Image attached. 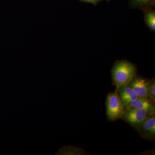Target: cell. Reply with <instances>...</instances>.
I'll return each mask as SVG.
<instances>
[{"label":"cell","instance_id":"7a4b0ae2","mask_svg":"<svg viewBox=\"0 0 155 155\" xmlns=\"http://www.w3.org/2000/svg\"><path fill=\"white\" fill-rule=\"evenodd\" d=\"M106 114L109 121L121 119L125 109L117 93V90L108 94L106 102Z\"/></svg>","mask_w":155,"mask_h":155},{"label":"cell","instance_id":"52a82bcc","mask_svg":"<svg viewBox=\"0 0 155 155\" xmlns=\"http://www.w3.org/2000/svg\"><path fill=\"white\" fill-rule=\"evenodd\" d=\"M116 90L125 109L138 97L135 91L127 85H123Z\"/></svg>","mask_w":155,"mask_h":155},{"label":"cell","instance_id":"9c48e42d","mask_svg":"<svg viewBox=\"0 0 155 155\" xmlns=\"http://www.w3.org/2000/svg\"><path fill=\"white\" fill-rule=\"evenodd\" d=\"M57 155H90L86 151L77 147L67 146L59 150Z\"/></svg>","mask_w":155,"mask_h":155},{"label":"cell","instance_id":"30bf717a","mask_svg":"<svg viewBox=\"0 0 155 155\" xmlns=\"http://www.w3.org/2000/svg\"><path fill=\"white\" fill-rule=\"evenodd\" d=\"M144 21L147 26L152 31H155V12L153 9H147L143 10Z\"/></svg>","mask_w":155,"mask_h":155},{"label":"cell","instance_id":"6da1fadb","mask_svg":"<svg viewBox=\"0 0 155 155\" xmlns=\"http://www.w3.org/2000/svg\"><path fill=\"white\" fill-rule=\"evenodd\" d=\"M134 64L126 60H120L115 63L111 70L113 84L116 90L123 85H127L136 75Z\"/></svg>","mask_w":155,"mask_h":155},{"label":"cell","instance_id":"3957f363","mask_svg":"<svg viewBox=\"0 0 155 155\" xmlns=\"http://www.w3.org/2000/svg\"><path fill=\"white\" fill-rule=\"evenodd\" d=\"M150 116H151L142 109L127 107L121 119L137 131L139 127Z\"/></svg>","mask_w":155,"mask_h":155},{"label":"cell","instance_id":"277c9868","mask_svg":"<svg viewBox=\"0 0 155 155\" xmlns=\"http://www.w3.org/2000/svg\"><path fill=\"white\" fill-rule=\"evenodd\" d=\"M142 138L149 140H155V116H151L147 118L137 130Z\"/></svg>","mask_w":155,"mask_h":155},{"label":"cell","instance_id":"8fae6325","mask_svg":"<svg viewBox=\"0 0 155 155\" xmlns=\"http://www.w3.org/2000/svg\"><path fill=\"white\" fill-rule=\"evenodd\" d=\"M147 97L153 102H155V78L149 81L148 87Z\"/></svg>","mask_w":155,"mask_h":155},{"label":"cell","instance_id":"5b68a950","mask_svg":"<svg viewBox=\"0 0 155 155\" xmlns=\"http://www.w3.org/2000/svg\"><path fill=\"white\" fill-rule=\"evenodd\" d=\"M149 81L146 78L135 75L127 86L132 89L139 97H147L148 87Z\"/></svg>","mask_w":155,"mask_h":155},{"label":"cell","instance_id":"4fadbf2b","mask_svg":"<svg viewBox=\"0 0 155 155\" xmlns=\"http://www.w3.org/2000/svg\"><path fill=\"white\" fill-rule=\"evenodd\" d=\"M80 1L84 2L91 3L93 5H96L98 3L104 0H80Z\"/></svg>","mask_w":155,"mask_h":155},{"label":"cell","instance_id":"8992f818","mask_svg":"<svg viewBox=\"0 0 155 155\" xmlns=\"http://www.w3.org/2000/svg\"><path fill=\"white\" fill-rule=\"evenodd\" d=\"M127 107L142 109L147 111L150 116H155V102L147 97H138L131 102Z\"/></svg>","mask_w":155,"mask_h":155},{"label":"cell","instance_id":"7c38bea8","mask_svg":"<svg viewBox=\"0 0 155 155\" xmlns=\"http://www.w3.org/2000/svg\"><path fill=\"white\" fill-rule=\"evenodd\" d=\"M139 155H155V150H146L144 151L141 152V153H139Z\"/></svg>","mask_w":155,"mask_h":155},{"label":"cell","instance_id":"ba28073f","mask_svg":"<svg viewBox=\"0 0 155 155\" xmlns=\"http://www.w3.org/2000/svg\"><path fill=\"white\" fill-rule=\"evenodd\" d=\"M155 0H130L129 6L132 8L145 10L153 9L155 7Z\"/></svg>","mask_w":155,"mask_h":155}]
</instances>
